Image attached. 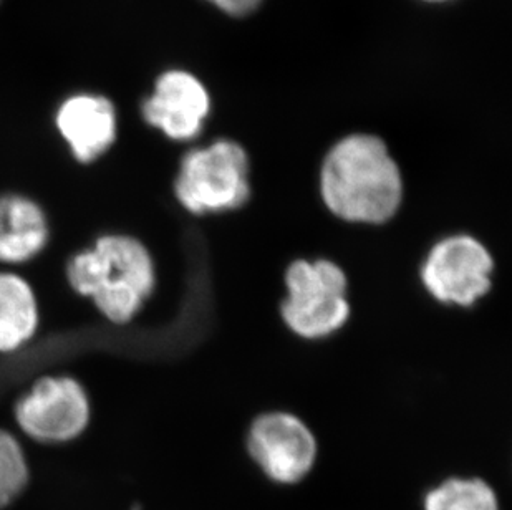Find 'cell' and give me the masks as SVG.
<instances>
[{
	"label": "cell",
	"mask_w": 512,
	"mask_h": 510,
	"mask_svg": "<svg viewBox=\"0 0 512 510\" xmlns=\"http://www.w3.org/2000/svg\"><path fill=\"white\" fill-rule=\"evenodd\" d=\"M320 194L329 211L342 221L380 226L400 209L403 178L380 138L352 135L325 156Z\"/></svg>",
	"instance_id": "1"
},
{
	"label": "cell",
	"mask_w": 512,
	"mask_h": 510,
	"mask_svg": "<svg viewBox=\"0 0 512 510\" xmlns=\"http://www.w3.org/2000/svg\"><path fill=\"white\" fill-rule=\"evenodd\" d=\"M73 289L92 297L112 322H128L155 289V265L140 241L108 236L68 265Z\"/></svg>",
	"instance_id": "2"
},
{
	"label": "cell",
	"mask_w": 512,
	"mask_h": 510,
	"mask_svg": "<svg viewBox=\"0 0 512 510\" xmlns=\"http://www.w3.org/2000/svg\"><path fill=\"white\" fill-rule=\"evenodd\" d=\"M174 193L191 214L234 211L249 201V158L239 143L214 141L181 161Z\"/></svg>",
	"instance_id": "3"
},
{
	"label": "cell",
	"mask_w": 512,
	"mask_h": 510,
	"mask_svg": "<svg viewBox=\"0 0 512 510\" xmlns=\"http://www.w3.org/2000/svg\"><path fill=\"white\" fill-rule=\"evenodd\" d=\"M285 287L282 318L295 335L317 340L347 323V275L332 260H295L285 272Z\"/></svg>",
	"instance_id": "4"
},
{
	"label": "cell",
	"mask_w": 512,
	"mask_h": 510,
	"mask_svg": "<svg viewBox=\"0 0 512 510\" xmlns=\"http://www.w3.org/2000/svg\"><path fill=\"white\" fill-rule=\"evenodd\" d=\"M494 260L488 247L469 234L436 242L421 265L425 289L441 304L471 307L493 285Z\"/></svg>",
	"instance_id": "5"
},
{
	"label": "cell",
	"mask_w": 512,
	"mask_h": 510,
	"mask_svg": "<svg viewBox=\"0 0 512 510\" xmlns=\"http://www.w3.org/2000/svg\"><path fill=\"white\" fill-rule=\"evenodd\" d=\"M247 449L271 481L295 484L304 479L317 459V441L309 426L295 414H261L247 434Z\"/></svg>",
	"instance_id": "6"
},
{
	"label": "cell",
	"mask_w": 512,
	"mask_h": 510,
	"mask_svg": "<svg viewBox=\"0 0 512 510\" xmlns=\"http://www.w3.org/2000/svg\"><path fill=\"white\" fill-rule=\"evenodd\" d=\"M17 419L32 438L68 441L88 423V401L82 386L70 378H45L17 406Z\"/></svg>",
	"instance_id": "7"
},
{
	"label": "cell",
	"mask_w": 512,
	"mask_h": 510,
	"mask_svg": "<svg viewBox=\"0 0 512 510\" xmlns=\"http://www.w3.org/2000/svg\"><path fill=\"white\" fill-rule=\"evenodd\" d=\"M211 100L203 83L191 73L171 70L156 80L155 92L143 103L146 123L174 141H189L203 130Z\"/></svg>",
	"instance_id": "8"
},
{
	"label": "cell",
	"mask_w": 512,
	"mask_h": 510,
	"mask_svg": "<svg viewBox=\"0 0 512 510\" xmlns=\"http://www.w3.org/2000/svg\"><path fill=\"white\" fill-rule=\"evenodd\" d=\"M55 125L75 158L90 163L102 156L115 141V106L100 95H75L58 108Z\"/></svg>",
	"instance_id": "9"
},
{
	"label": "cell",
	"mask_w": 512,
	"mask_h": 510,
	"mask_svg": "<svg viewBox=\"0 0 512 510\" xmlns=\"http://www.w3.org/2000/svg\"><path fill=\"white\" fill-rule=\"evenodd\" d=\"M47 242V222L37 204L20 196L0 199V260L22 262Z\"/></svg>",
	"instance_id": "10"
},
{
	"label": "cell",
	"mask_w": 512,
	"mask_h": 510,
	"mask_svg": "<svg viewBox=\"0 0 512 510\" xmlns=\"http://www.w3.org/2000/svg\"><path fill=\"white\" fill-rule=\"evenodd\" d=\"M37 328V304L25 280L0 274V352L24 345Z\"/></svg>",
	"instance_id": "11"
},
{
	"label": "cell",
	"mask_w": 512,
	"mask_h": 510,
	"mask_svg": "<svg viewBox=\"0 0 512 510\" xmlns=\"http://www.w3.org/2000/svg\"><path fill=\"white\" fill-rule=\"evenodd\" d=\"M425 510H499V502L483 479L453 477L428 492Z\"/></svg>",
	"instance_id": "12"
},
{
	"label": "cell",
	"mask_w": 512,
	"mask_h": 510,
	"mask_svg": "<svg viewBox=\"0 0 512 510\" xmlns=\"http://www.w3.org/2000/svg\"><path fill=\"white\" fill-rule=\"evenodd\" d=\"M27 464L19 444L0 429V507L19 496L27 484Z\"/></svg>",
	"instance_id": "13"
},
{
	"label": "cell",
	"mask_w": 512,
	"mask_h": 510,
	"mask_svg": "<svg viewBox=\"0 0 512 510\" xmlns=\"http://www.w3.org/2000/svg\"><path fill=\"white\" fill-rule=\"evenodd\" d=\"M232 17H244L259 9L262 0H208Z\"/></svg>",
	"instance_id": "14"
},
{
	"label": "cell",
	"mask_w": 512,
	"mask_h": 510,
	"mask_svg": "<svg viewBox=\"0 0 512 510\" xmlns=\"http://www.w3.org/2000/svg\"><path fill=\"white\" fill-rule=\"evenodd\" d=\"M426 2H445V0H426Z\"/></svg>",
	"instance_id": "15"
}]
</instances>
